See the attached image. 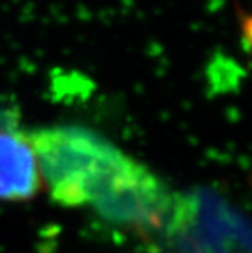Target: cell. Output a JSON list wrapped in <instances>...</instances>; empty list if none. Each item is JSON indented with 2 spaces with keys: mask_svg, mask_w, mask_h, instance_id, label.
I'll return each instance as SVG.
<instances>
[{
  "mask_svg": "<svg viewBox=\"0 0 252 253\" xmlns=\"http://www.w3.org/2000/svg\"><path fill=\"white\" fill-rule=\"evenodd\" d=\"M43 186L38 159L26 136L0 129V201H30Z\"/></svg>",
  "mask_w": 252,
  "mask_h": 253,
  "instance_id": "2",
  "label": "cell"
},
{
  "mask_svg": "<svg viewBox=\"0 0 252 253\" xmlns=\"http://www.w3.org/2000/svg\"><path fill=\"white\" fill-rule=\"evenodd\" d=\"M25 136L52 199L64 206H108V201L118 204L121 198L155 191V181L141 165L82 129H38Z\"/></svg>",
  "mask_w": 252,
  "mask_h": 253,
  "instance_id": "1",
  "label": "cell"
}]
</instances>
